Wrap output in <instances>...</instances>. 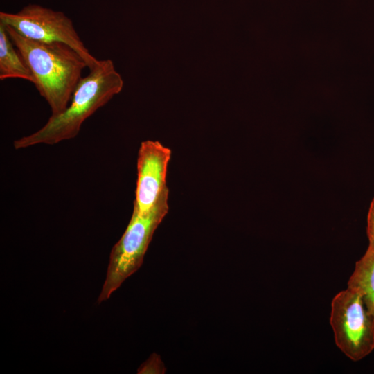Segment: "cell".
<instances>
[{
	"label": "cell",
	"instance_id": "3",
	"mask_svg": "<svg viewBox=\"0 0 374 374\" xmlns=\"http://www.w3.org/2000/svg\"><path fill=\"white\" fill-rule=\"evenodd\" d=\"M168 188L146 213L141 214L133 210L125 231L111 251L98 303L108 299L142 265L154 233L168 211Z\"/></svg>",
	"mask_w": 374,
	"mask_h": 374
},
{
	"label": "cell",
	"instance_id": "1",
	"mask_svg": "<svg viewBox=\"0 0 374 374\" xmlns=\"http://www.w3.org/2000/svg\"><path fill=\"white\" fill-rule=\"evenodd\" d=\"M4 26L33 75V84L50 106L51 115L61 114L69 104L83 70L88 68L86 62L66 44L28 39Z\"/></svg>",
	"mask_w": 374,
	"mask_h": 374
},
{
	"label": "cell",
	"instance_id": "9",
	"mask_svg": "<svg viewBox=\"0 0 374 374\" xmlns=\"http://www.w3.org/2000/svg\"><path fill=\"white\" fill-rule=\"evenodd\" d=\"M166 368L160 359L159 355L156 353L152 354L150 357L139 367L138 373H165Z\"/></svg>",
	"mask_w": 374,
	"mask_h": 374
},
{
	"label": "cell",
	"instance_id": "6",
	"mask_svg": "<svg viewBox=\"0 0 374 374\" xmlns=\"http://www.w3.org/2000/svg\"><path fill=\"white\" fill-rule=\"evenodd\" d=\"M171 150L159 141L141 142L137 158V180L133 210L149 212L168 189L166 175Z\"/></svg>",
	"mask_w": 374,
	"mask_h": 374
},
{
	"label": "cell",
	"instance_id": "4",
	"mask_svg": "<svg viewBox=\"0 0 374 374\" xmlns=\"http://www.w3.org/2000/svg\"><path fill=\"white\" fill-rule=\"evenodd\" d=\"M330 323L337 346L353 361L374 349V319L361 295L348 287L332 300Z\"/></svg>",
	"mask_w": 374,
	"mask_h": 374
},
{
	"label": "cell",
	"instance_id": "5",
	"mask_svg": "<svg viewBox=\"0 0 374 374\" xmlns=\"http://www.w3.org/2000/svg\"><path fill=\"white\" fill-rule=\"evenodd\" d=\"M0 23L28 39L68 44L82 56L89 70L98 61L84 44L71 19L62 12L29 4L15 13L1 12Z\"/></svg>",
	"mask_w": 374,
	"mask_h": 374
},
{
	"label": "cell",
	"instance_id": "10",
	"mask_svg": "<svg viewBox=\"0 0 374 374\" xmlns=\"http://www.w3.org/2000/svg\"><path fill=\"white\" fill-rule=\"evenodd\" d=\"M368 249L374 251V197L372 199L367 217Z\"/></svg>",
	"mask_w": 374,
	"mask_h": 374
},
{
	"label": "cell",
	"instance_id": "7",
	"mask_svg": "<svg viewBox=\"0 0 374 374\" xmlns=\"http://www.w3.org/2000/svg\"><path fill=\"white\" fill-rule=\"evenodd\" d=\"M19 78L33 83V75L10 38L5 26L0 23V79Z\"/></svg>",
	"mask_w": 374,
	"mask_h": 374
},
{
	"label": "cell",
	"instance_id": "2",
	"mask_svg": "<svg viewBox=\"0 0 374 374\" xmlns=\"http://www.w3.org/2000/svg\"><path fill=\"white\" fill-rule=\"evenodd\" d=\"M123 87V80L110 59L98 60L75 87L69 104L61 114L51 115L46 124L31 134L15 140V149L37 144L54 145L73 139L82 123L107 104Z\"/></svg>",
	"mask_w": 374,
	"mask_h": 374
},
{
	"label": "cell",
	"instance_id": "8",
	"mask_svg": "<svg viewBox=\"0 0 374 374\" xmlns=\"http://www.w3.org/2000/svg\"><path fill=\"white\" fill-rule=\"evenodd\" d=\"M348 287L359 293L366 308L374 319V251L367 249L355 263L348 281Z\"/></svg>",
	"mask_w": 374,
	"mask_h": 374
}]
</instances>
